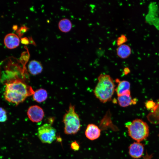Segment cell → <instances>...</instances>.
Instances as JSON below:
<instances>
[{
  "instance_id": "277c9868",
  "label": "cell",
  "mask_w": 159,
  "mask_h": 159,
  "mask_svg": "<svg viewBox=\"0 0 159 159\" xmlns=\"http://www.w3.org/2000/svg\"><path fill=\"white\" fill-rule=\"evenodd\" d=\"M64 132L67 135L74 134L80 130L81 127L79 117L75 111V106L70 104L69 109L63 117Z\"/></svg>"
},
{
  "instance_id": "7c38bea8",
  "label": "cell",
  "mask_w": 159,
  "mask_h": 159,
  "mask_svg": "<svg viewBox=\"0 0 159 159\" xmlns=\"http://www.w3.org/2000/svg\"><path fill=\"white\" fill-rule=\"evenodd\" d=\"M28 69L31 74L33 75H36L42 72L43 67L39 62L34 60L29 62L28 65Z\"/></svg>"
},
{
  "instance_id": "cb8c5ba5",
  "label": "cell",
  "mask_w": 159,
  "mask_h": 159,
  "mask_svg": "<svg viewBox=\"0 0 159 159\" xmlns=\"http://www.w3.org/2000/svg\"><path fill=\"white\" fill-rule=\"evenodd\" d=\"M13 29L15 30H17V26H14L13 27Z\"/></svg>"
},
{
  "instance_id": "3957f363",
  "label": "cell",
  "mask_w": 159,
  "mask_h": 159,
  "mask_svg": "<svg viewBox=\"0 0 159 159\" xmlns=\"http://www.w3.org/2000/svg\"><path fill=\"white\" fill-rule=\"evenodd\" d=\"M128 134L136 142H140L146 139L149 133V127L145 122L139 119H136L125 124Z\"/></svg>"
},
{
  "instance_id": "d6986e66",
  "label": "cell",
  "mask_w": 159,
  "mask_h": 159,
  "mask_svg": "<svg viewBox=\"0 0 159 159\" xmlns=\"http://www.w3.org/2000/svg\"><path fill=\"white\" fill-rule=\"evenodd\" d=\"M29 29V28L26 26H21L19 29L16 30V32L18 34L19 37H21Z\"/></svg>"
},
{
  "instance_id": "30bf717a",
  "label": "cell",
  "mask_w": 159,
  "mask_h": 159,
  "mask_svg": "<svg viewBox=\"0 0 159 159\" xmlns=\"http://www.w3.org/2000/svg\"><path fill=\"white\" fill-rule=\"evenodd\" d=\"M115 81L118 83V85L115 89L117 96L126 94L130 93V84L128 81L125 80L120 81L117 78L115 80Z\"/></svg>"
},
{
  "instance_id": "ac0fdd59",
  "label": "cell",
  "mask_w": 159,
  "mask_h": 159,
  "mask_svg": "<svg viewBox=\"0 0 159 159\" xmlns=\"http://www.w3.org/2000/svg\"><path fill=\"white\" fill-rule=\"evenodd\" d=\"M6 112L2 107H0V122H4L7 120Z\"/></svg>"
},
{
  "instance_id": "52a82bcc",
  "label": "cell",
  "mask_w": 159,
  "mask_h": 159,
  "mask_svg": "<svg viewBox=\"0 0 159 159\" xmlns=\"http://www.w3.org/2000/svg\"><path fill=\"white\" fill-rule=\"evenodd\" d=\"M144 145L140 142H134L129 147V154L130 156L135 159L141 158L144 151Z\"/></svg>"
},
{
  "instance_id": "6da1fadb",
  "label": "cell",
  "mask_w": 159,
  "mask_h": 159,
  "mask_svg": "<svg viewBox=\"0 0 159 159\" xmlns=\"http://www.w3.org/2000/svg\"><path fill=\"white\" fill-rule=\"evenodd\" d=\"M4 97L8 102L18 105L33 95L32 87L22 80H17L6 83Z\"/></svg>"
},
{
  "instance_id": "603a6c76",
  "label": "cell",
  "mask_w": 159,
  "mask_h": 159,
  "mask_svg": "<svg viewBox=\"0 0 159 159\" xmlns=\"http://www.w3.org/2000/svg\"><path fill=\"white\" fill-rule=\"evenodd\" d=\"M124 73L126 75L128 74L130 72V70L127 67H125L124 68Z\"/></svg>"
},
{
  "instance_id": "8992f818",
  "label": "cell",
  "mask_w": 159,
  "mask_h": 159,
  "mask_svg": "<svg viewBox=\"0 0 159 159\" xmlns=\"http://www.w3.org/2000/svg\"><path fill=\"white\" fill-rule=\"evenodd\" d=\"M27 113L29 118L34 122H40L44 116L43 109L37 105L30 106L27 110Z\"/></svg>"
},
{
  "instance_id": "8fae6325",
  "label": "cell",
  "mask_w": 159,
  "mask_h": 159,
  "mask_svg": "<svg viewBox=\"0 0 159 159\" xmlns=\"http://www.w3.org/2000/svg\"><path fill=\"white\" fill-rule=\"evenodd\" d=\"M117 100L119 105L122 107H126L132 105H135L137 101L136 98H132L130 93L118 96Z\"/></svg>"
},
{
  "instance_id": "5bb4252c",
  "label": "cell",
  "mask_w": 159,
  "mask_h": 159,
  "mask_svg": "<svg viewBox=\"0 0 159 159\" xmlns=\"http://www.w3.org/2000/svg\"><path fill=\"white\" fill-rule=\"evenodd\" d=\"M48 94L47 91L43 89L40 88L34 91L33 95L34 100L38 102H42L47 99Z\"/></svg>"
},
{
  "instance_id": "ffe728a7",
  "label": "cell",
  "mask_w": 159,
  "mask_h": 159,
  "mask_svg": "<svg viewBox=\"0 0 159 159\" xmlns=\"http://www.w3.org/2000/svg\"><path fill=\"white\" fill-rule=\"evenodd\" d=\"M145 105L148 109L152 110L155 107L156 104L152 100H149L145 103Z\"/></svg>"
},
{
  "instance_id": "5b68a950",
  "label": "cell",
  "mask_w": 159,
  "mask_h": 159,
  "mask_svg": "<svg viewBox=\"0 0 159 159\" xmlns=\"http://www.w3.org/2000/svg\"><path fill=\"white\" fill-rule=\"evenodd\" d=\"M56 130L51 124L45 123L37 129V136L43 143L51 144L56 138Z\"/></svg>"
},
{
  "instance_id": "44dd1931",
  "label": "cell",
  "mask_w": 159,
  "mask_h": 159,
  "mask_svg": "<svg viewBox=\"0 0 159 159\" xmlns=\"http://www.w3.org/2000/svg\"><path fill=\"white\" fill-rule=\"evenodd\" d=\"M71 148L74 150H78L80 148L79 145L77 143L74 141L72 143L71 145Z\"/></svg>"
},
{
  "instance_id": "4fadbf2b",
  "label": "cell",
  "mask_w": 159,
  "mask_h": 159,
  "mask_svg": "<svg viewBox=\"0 0 159 159\" xmlns=\"http://www.w3.org/2000/svg\"><path fill=\"white\" fill-rule=\"evenodd\" d=\"M131 50L128 45L124 44L119 46L116 49L117 56L122 59H125L130 56L131 54Z\"/></svg>"
},
{
  "instance_id": "7402d4cb",
  "label": "cell",
  "mask_w": 159,
  "mask_h": 159,
  "mask_svg": "<svg viewBox=\"0 0 159 159\" xmlns=\"http://www.w3.org/2000/svg\"><path fill=\"white\" fill-rule=\"evenodd\" d=\"M21 41L22 44L25 45H27L30 44L29 39H28L26 37L21 38Z\"/></svg>"
},
{
  "instance_id": "9a60e30c",
  "label": "cell",
  "mask_w": 159,
  "mask_h": 159,
  "mask_svg": "<svg viewBox=\"0 0 159 159\" xmlns=\"http://www.w3.org/2000/svg\"><path fill=\"white\" fill-rule=\"evenodd\" d=\"M58 28L59 30L64 33L69 32L72 27V23L68 19H63L61 20L58 23Z\"/></svg>"
},
{
  "instance_id": "9c48e42d",
  "label": "cell",
  "mask_w": 159,
  "mask_h": 159,
  "mask_svg": "<svg viewBox=\"0 0 159 159\" xmlns=\"http://www.w3.org/2000/svg\"><path fill=\"white\" fill-rule=\"evenodd\" d=\"M85 134L86 137L88 139L93 140L100 137L101 134V130L96 125L90 124L87 126Z\"/></svg>"
},
{
  "instance_id": "ba28073f",
  "label": "cell",
  "mask_w": 159,
  "mask_h": 159,
  "mask_svg": "<svg viewBox=\"0 0 159 159\" xmlns=\"http://www.w3.org/2000/svg\"><path fill=\"white\" fill-rule=\"evenodd\" d=\"M20 40L16 34L9 33L7 34L4 39V43L6 47L10 49L17 47L19 45Z\"/></svg>"
},
{
  "instance_id": "e0dca14e",
  "label": "cell",
  "mask_w": 159,
  "mask_h": 159,
  "mask_svg": "<svg viewBox=\"0 0 159 159\" xmlns=\"http://www.w3.org/2000/svg\"><path fill=\"white\" fill-rule=\"evenodd\" d=\"M127 41L126 36L124 34H122L118 37L116 40V44L117 46H119L124 44Z\"/></svg>"
},
{
  "instance_id": "2e32d148",
  "label": "cell",
  "mask_w": 159,
  "mask_h": 159,
  "mask_svg": "<svg viewBox=\"0 0 159 159\" xmlns=\"http://www.w3.org/2000/svg\"><path fill=\"white\" fill-rule=\"evenodd\" d=\"M26 50V51L22 53L20 59V62L24 66L29 60V54L28 49Z\"/></svg>"
},
{
  "instance_id": "7a4b0ae2",
  "label": "cell",
  "mask_w": 159,
  "mask_h": 159,
  "mask_svg": "<svg viewBox=\"0 0 159 159\" xmlns=\"http://www.w3.org/2000/svg\"><path fill=\"white\" fill-rule=\"evenodd\" d=\"M98 80L93 90L95 96L102 103L110 101L115 91L113 79L109 75L101 74L98 77Z\"/></svg>"
}]
</instances>
